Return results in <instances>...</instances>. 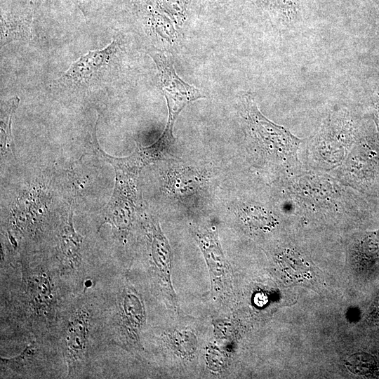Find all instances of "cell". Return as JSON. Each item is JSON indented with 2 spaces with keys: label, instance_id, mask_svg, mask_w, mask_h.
<instances>
[{
  "label": "cell",
  "instance_id": "20",
  "mask_svg": "<svg viewBox=\"0 0 379 379\" xmlns=\"http://www.w3.org/2000/svg\"><path fill=\"white\" fill-rule=\"evenodd\" d=\"M83 13L86 14L88 0H71Z\"/></svg>",
  "mask_w": 379,
  "mask_h": 379
},
{
  "label": "cell",
  "instance_id": "18",
  "mask_svg": "<svg viewBox=\"0 0 379 379\" xmlns=\"http://www.w3.org/2000/svg\"><path fill=\"white\" fill-rule=\"evenodd\" d=\"M274 6L280 11L288 22L293 21L299 8L298 0H273Z\"/></svg>",
  "mask_w": 379,
  "mask_h": 379
},
{
  "label": "cell",
  "instance_id": "14",
  "mask_svg": "<svg viewBox=\"0 0 379 379\" xmlns=\"http://www.w3.org/2000/svg\"><path fill=\"white\" fill-rule=\"evenodd\" d=\"M241 218L247 226L255 230H270L276 224V220L272 215L264 209L256 206L244 208L242 211Z\"/></svg>",
  "mask_w": 379,
  "mask_h": 379
},
{
  "label": "cell",
  "instance_id": "7",
  "mask_svg": "<svg viewBox=\"0 0 379 379\" xmlns=\"http://www.w3.org/2000/svg\"><path fill=\"white\" fill-rule=\"evenodd\" d=\"M91 314L79 307L70 315L63 336V350L69 375L76 373L87 359Z\"/></svg>",
  "mask_w": 379,
  "mask_h": 379
},
{
  "label": "cell",
  "instance_id": "17",
  "mask_svg": "<svg viewBox=\"0 0 379 379\" xmlns=\"http://www.w3.org/2000/svg\"><path fill=\"white\" fill-rule=\"evenodd\" d=\"M215 338L227 343L234 339L235 327L230 319H216L213 322Z\"/></svg>",
  "mask_w": 379,
  "mask_h": 379
},
{
  "label": "cell",
  "instance_id": "9",
  "mask_svg": "<svg viewBox=\"0 0 379 379\" xmlns=\"http://www.w3.org/2000/svg\"><path fill=\"white\" fill-rule=\"evenodd\" d=\"M117 51L118 43L114 39L102 49L88 51L69 66L62 75V79L74 85L87 83L109 65Z\"/></svg>",
  "mask_w": 379,
  "mask_h": 379
},
{
  "label": "cell",
  "instance_id": "13",
  "mask_svg": "<svg viewBox=\"0 0 379 379\" xmlns=\"http://www.w3.org/2000/svg\"><path fill=\"white\" fill-rule=\"evenodd\" d=\"M20 98L17 96L5 102L1 108V152L11 151L14 155V142L11 133L13 115L18 107Z\"/></svg>",
  "mask_w": 379,
  "mask_h": 379
},
{
  "label": "cell",
  "instance_id": "3",
  "mask_svg": "<svg viewBox=\"0 0 379 379\" xmlns=\"http://www.w3.org/2000/svg\"><path fill=\"white\" fill-rule=\"evenodd\" d=\"M191 232L205 259L213 298L227 300L232 292V271L221 247L216 226L193 225Z\"/></svg>",
  "mask_w": 379,
  "mask_h": 379
},
{
  "label": "cell",
  "instance_id": "8",
  "mask_svg": "<svg viewBox=\"0 0 379 379\" xmlns=\"http://www.w3.org/2000/svg\"><path fill=\"white\" fill-rule=\"evenodd\" d=\"M25 296L29 311L39 317H47L53 311L55 291L53 282L42 269L29 270L24 274Z\"/></svg>",
  "mask_w": 379,
  "mask_h": 379
},
{
  "label": "cell",
  "instance_id": "16",
  "mask_svg": "<svg viewBox=\"0 0 379 379\" xmlns=\"http://www.w3.org/2000/svg\"><path fill=\"white\" fill-rule=\"evenodd\" d=\"M205 362L207 368L213 373H220L227 366V356L222 348L215 343H208L205 347Z\"/></svg>",
  "mask_w": 379,
  "mask_h": 379
},
{
  "label": "cell",
  "instance_id": "11",
  "mask_svg": "<svg viewBox=\"0 0 379 379\" xmlns=\"http://www.w3.org/2000/svg\"><path fill=\"white\" fill-rule=\"evenodd\" d=\"M83 237L77 233L73 227L72 213L70 211L67 220L62 225L59 244L62 270L74 271L81 264V244Z\"/></svg>",
  "mask_w": 379,
  "mask_h": 379
},
{
  "label": "cell",
  "instance_id": "21",
  "mask_svg": "<svg viewBox=\"0 0 379 379\" xmlns=\"http://www.w3.org/2000/svg\"><path fill=\"white\" fill-rule=\"evenodd\" d=\"M30 5L33 7H36L39 6L42 0H28Z\"/></svg>",
  "mask_w": 379,
  "mask_h": 379
},
{
  "label": "cell",
  "instance_id": "2",
  "mask_svg": "<svg viewBox=\"0 0 379 379\" xmlns=\"http://www.w3.org/2000/svg\"><path fill=\"white\" fill-rule=\"evenodd\" d=\"M243 107L247 128L262 149L279 158L295 157L300 139L267 119L258 109L251 95L244 96Z\"/></svg>",
  "mask_w": 379,
  "mask_h": 379
},
{
  "label": "cell",
  "instance_id": "12",
  "mask_svg": "<svg viewBox=\"0 0 379 379\" xmlns=\"http://www.w3.org/2000/svg\"><path fill=\"white\" fill-rule=\"evenodd\" d=\"M31 36L29 13L3 12L1 13V46L15 40H22Z\"/></svg>",
  "mask_w": 379,
  "mask_h": 379
},
{
  "label": "cell",
  "instance_id": "15",
  "mask_svg": "<svg viewBox=\"0 0 379 379\" xmlns=\"http://www.w3.org/2000/svg\"><path fill=\"white\" fill-rule=\"evenodd\" d=\"M38 352L36 343L32 342L27 345L18 355L12 358H1V364L13 371L22 372L30 366Z\"/></svg>",
  "mask_w": 379,
  "mask_h": 379
},
{
  "label": "cell",
  "instance_id": "19",
  "mask_svg": "<svg viewBox=\"0 0 379 379\" xmlns=\"http://www.w3.org/2000/svg\"><path fill=\"white\" fill-rule=\"evenodd\" d=\"M370 320L373 322L379 321V296L373 303L372 311L370 314Z\"/></svg>",
  "mask_w": 379,
  "mask_h": 379
},
{
  "label": "cell",
  "instance_id": "10",
  "mask_svg": "<svg viewBox=\"0 0 379 379\" xmlns=\"http://www.w3.org/2000/svg\"><path fill=\"white\" fill-rule=\"evenodd\" d=\"M162 346L180 360L192 359L199 347L198 338L189 327L173 328L161 335Z\"/></svg>",
  "mask_w": 379,
  "mask_h": 379
},
{
  "label": "cell",
  "instance_id": "1",
  "mask_svg": "<svg viewBox=\"0 0 379 379\" xmlns=\"http://www.w3.org/2000/svg\"><path fill=\"white\" fill-rule=\"evenodd\" d=\"M95 149L109 162L115 171V185L109 203L103 210L100 227L109 223L119 235L126 234L132 227L137 201V178L143 168L131 154L126 157H114L105 153L93 135Z\"/></svg>",
  "mask_w": 379,
  "mask_h": 379
},
{
  "label": "cell",
  "instance_id": "6",
  "mask_svg": "<svg viewBox=\"0 0 379 379\" xmlns=\"http://www.w3.org/2000/svg\"><path fill=\"white\" fill-rule=\"evenodd\" d=\"M150 55L158 68L161 89L167 102L168 117L165 128L173 130L175 121L183 108L202 95L197 88L177 76L169 55L154 51L150 53Z\"/></svg>",
  "mask_w": 379,
  "mask_h": 379
},
{
  "label": "cell",
  "instance_id": "4",
  "mask_svg": "<svg viewBox=\"0 0 379 379\" xmlns=\"http://www.w3.org/2000/svg\"><path fill=\"white\" fill-rule=\"evenodd\" d=\"M146 317V307L141 294L133 286H124L117 298L113 323L117 344L131 352L142 351L140 335Z\"/></svg>",
  "mask_w": 379,
  "mask_h": 379
},
{
  "label": "cell",
  "instance_id": "5",
  "mask_svg": "<svg viewBox=\"0 0 379 379\" xmlns=\"http://www.w3.org/2000/svg\"><path fill=\"white\" fill-rule=\"evenodd\" d=\"M145 230L152 269L168 305L178 310V302L171 279L173 262L171 247L157 220L148 218Z\"/></svg>",
  "mask_w": 379,
  "mask_h": 379
}]
</instances>
